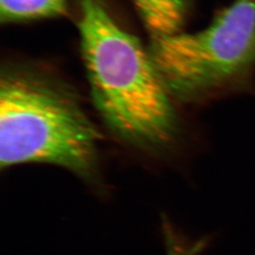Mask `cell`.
I'll use <instances>...</instances> for the list:
<instances>
[{
  "mask_svg": "<svg viewBox=\"0 0 255 255\" xmlns=\"http://www.w3.org/2000/svg\"><path fill=\"white\" fill-rule=\"evenodd\" d=\"M79 2L82 59L96 109L125 144L164 151L176 140L178 117L148 49L115 20L104 0Z\"/></svg>",
  "mask_w": 255,
  "mask_h": 255,
  "instance_id": "cell-1",
  "label": "cell"
},
{
  "mask_svg": "<svg viewBox=\"0 0 255 255\" xmlns=\"http://www.w3.org/2000/svg\"><path fill=\"white\" fill-rule=\"evenodd\" d=\"M101 132L66 85L27 66H5L0 78V166L57 165L102 187Z\"/></svg>",
  "mask_w": 255,
  "mask_h": 255,
  "instance_id": "cell-2",
  "label": "cell"
},
{
  "mask_svg": "<svg viewBox=\"0 0 255 255\" xmlns=\"http://www.w3.org/2000/svg\"><path fill=\"white\" fill-rule=\"evenodd\" d=\"M148 51L174 100L198 102L250 89L255 0H234L204 29L154 39Z\"/></svg>",
  "mask_w": 255,
  "mask_h": 255,
  "instance_id": "cell-3",
  "label": "cell"
},
{
  "mask_svg": "<svg viewBox=\"0 0 255 255\" xmlns=\"http://www.w3.org/2000/svg\"><path fill=\"white\" fill-rule=\"evenodd\" d=\"M151 40L182 32L191 0H132Z\"/></svg>",
  "mask_w": 255,
  "mask_h": 255,
  "instance_id": "cell-4",
  "label": "cell"
},
{
  "mask_svg": "<svg viewBox=\"0 0 255 255\" xmlns=\"http://www.w3.org/2000/svg\"><path fill=\"white\" fill-rule=\"evenodd\" d=\"M69 0H0V21L17 23L66 15Z\"/></svg>",
  "mask_w": 255,
  "mask_h": 255,
  "instance_id": "cell-5",
  "label": "cell"
},
{
  "mask_svg": "<svg viewBox=\"0 0 255 255\" xmlns=\"http://www.w3.org/2000/svg\"><path fill=\"white\" fill-rule=\"evenodd\" d=\"M163 229L166 255H201L204 248L203 241L185 239L166 220L163 224Z\"/></svg>",
  "mask_w": 255,
  "mask_h": 255,
  "instance_id": "cell-6",
  "label": "cell"
}]
</instances>
